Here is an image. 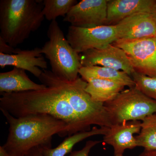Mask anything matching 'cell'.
Wrapping results in <instances>:
<instances>
[{"instance_id":"6da1fadb","label":"cell","mask_w":156,"mask_h":156,"mask_svg":"<svg viewBox=\"0 0 156 156\" xmlns=\"http://www.w3.org/2000/svg\"><path fill=\"white\" fill-rule=\"evenodd\" d=\"M38 79L46 89L1 93L0 109L16 118L37 114L50 115L66 123L68 136L90 131L92 125L101 126L105 121L104 104L92 99L86 91L87 82L82 78L68 81L51 71L43 70Z\"/></svg>"},{"instance_id":"7a4b0ae2","label":"cell","mask_w":156,"mask_h":156,"mask_svg":"<svg viewBox=\"0 0 156 156\" xmlns=\"http://www.w3.org/2000/svg\"><path fill=\"white\" fill-rule=\"evenodd\" d=\"M9 125L6 142L2 146L10 156H24L36 147L52 148V137L69 136L66 123L45 114L27 115L16 118L0 109Z\"/></svg>"},{"instance_id":"3957f363","label":"cell","mask_w":156,"mask_h":156,"mask_svg":"<svg viewBox=\"0 0 156 156\" xmlns=\"http://www.w3.org/2000/svg\"><path fill=\"white\" fill-rule=\"evenodd\" d=\"M42 0L0 1V37L13 48L22 44L44 19Z\"/></svg>"},{"instance_id":"277c9868","label":"cell","mask_w":156,"mask_h":156,"mask_svg":"<svg viewBox=\"0 0 156 156\" xmlns=\"http://www.w3.org/2000/svg\"><path fill=\"white\" fill-rule=\"evenodd\" d=\"M47 35L49 40L41 51L50 61L51 71L58 77L75 80L83 66L80 54L70 44L56 20L50 23Z\"/></svg>"},{"instance_id":"5b68a950","label":"cell","mask_w":156,"mask_h":156,"mask_svg":"<svg viewBox=\"0 0 156 156\" xmlns=\"http://www.w3.org/2000/svg\"><path fill=\"white\" fill-rule=\"evenodd\" d=\"M112 125L143 121L156 114V101L136 87L123 90L111 101L104 103Z\"/></svg>"},{"instance_id":"8992f818","label":"cell","mask_w":156,"mask_h":156,"mask_svg":"<svg viewBox=\"0 0 156 156\" xmlns=\"http://www.w3.org/2000/svg\"><path fill=\"white\" fill-rule=\"evenodd\" d=\"M113 44L126 52L135 71L156 77V37L118 40Z\"/></svg>"},{"instance_id":"52a82bcc","label":"cell","mask_w":156,"mask_h":156,"mask_svg":"<svg viewBox=\"0 0 156 156\" xmlns=\"http://www.w3.org/2000/svg\"><path fill=\"white\" fill-rule=\"evenodd\" d=\"M66 39L78 53L91 49H101L117 40L115 25H104L93 28H83L70 26Z\"/></svg>"},{"instance_id":"ba28073f","label":"cell","mask_w":156,"mask_h":156,"mask_svg":"<svg viewBox=\"0 0 156 156\" xmlns=\"http://www.w3.org/2000/svg\"><path fill=\"white\" fill-rule=\"evenodd\" d=\"M108 0H82L73 6L63 21L71 26L93 28L106 25Z\"/></svg>"},{"instance_id":"9c48e42d","label":"cell","mask_w":156,"mask_h":156,"mask_svg":"<svg viewBox=\"0 0 156 156\" xmlns=\"http://www.w3.org/2000/svg\"><path fill=\"white\" fill-rule=\"evenodd\" d=\"M80 56L83 66H100L112 68L130 76L135 71L126 52L113 44L101 49L87 50Z\"/></svg>"},{"instance_id":"30bf717a","label":"cell","mask_w":156,"mask_h":156,"mask_svg":"<svg viewBox=\"0 0 156 156\" xmlns=\"http://www.w3.org/2000/svg\"><path fill=\"white\" fill-rule=\"evenodd\" d=\"M115 26L118 40L156 37V19L151 13L143 12L133 14Z\"/></svg>"},{"instance_id":"8fae6325","label":"cell","mask_w":156,"mask_h":156,"mask_svg":"<svg viewBox=\"0 0 156 156\" xmlns=\"http://www.w3.org/2000/svg\"><path fill=\"white\" fill-rule=\"evenodd\" d=\"M140 121H131L121 124L112 125L108 128L103 141L113 148L114 156H124L127 149L137 147L135 134H139L141 129Z\"/></svg>"},{"instance_id":"7c38bea8","label":"cell","mask_w":156,"mask_h":156,"mask_svg":"<svg viewBox=\"0 0 156 156\" xmlns=\"http://www.w3.org/2000/svg\"><path fill=\"white\" fill-rule=\"evenodd\" d=\"M41 48H35L30 50L17 49L14 54H6L0 53V66L2 68L7 66L27 71L38 79L44 70L48 68V63L43 57Z\"/></svg>"},{"instance_id":"4fadbf2b","label":"cell","mask_w":156,"mask_h":156,"mask_svg":"<svg viewBox=\"0 0 156 156\" xmlns=\"http://www.w3.org/2000/svg\"><path fill=\"white\" fill-rule=\"evenodd\" d=\"M155 0H108L106 25H116L137 13H151Z\"/></svg>"},{"instance_id":"5bb4252c","label":"cell","mask_w":156,"mask_h":156,"mask_svg":"<svg viewBox=\"0 0 156 156\" xmlns=\"http://www.w3.org/2000/svg\"><path fill=\"white\" fill-rule=\"evenodd\" d=\"M44 84H37L29 78L25 70L14 67L7 72L0 73V92L17 93L31 91H39L46 89Z\"/></svg>"},{"instance_id":"9a60e30c","label":"cell","mask_w":156,"mask_h":156,"mask_svg":"<svg viewBox=\"0 0 156 156\" xmlns=\"http://www.w3.org/2000/svg\"><path fill=\"white\" fill-rule=\"evenodd\" d=\"M82 79L88 82L93 79L111 81L122 84L129 88L135 87L132 78L122 71L112 68L101 66H82L79 71Z\"/></svg>"},{"instance_id":"2e32d148","label":"cell","mask_w":156,"mask_h":156,"mask_svg":"<svg viewBox=\"0 0 156 156\" xmlns=\"http://www.w3.org/2000/svg\"><path fill=\"white\" fill-rule=\"evenodd\" d=\"M87 82V93L95 101L103 103L114 99L125 87L116 82L100 79H93Z\"/></svg>"},{"instance_id":"e0dca14e","label":"cell","mask_w":156,"mask_h":156,"mask_svg":"<svg viewBox=\"0 0 156 156\" xmlns=\"http://www.w3.org/2000/svg\"><path fill=\"white\" fill-rule=\"evenodd\" d=\"M109 128L94 127L90 131H82L73 134L65 138L57 147L54 148H43V156H65L71 152L74 146L82 140L94 135H105Z\"/></svg>"},{"instance_id":"ac0fdd59","label":"cell","mask_w":156,"mask_h":156,"mask_svg":"<svg viewBox=\"0 0 156 156\" xmlns=\"http://www.w3.org/2000/svg\"><path fill=\"white\" fill-rule=\"evenodd\" d=\"M137 147L147 151H156V114L146 117L141 122V129L135 136Z\"/></svg>"},{"instance_id":"d6986e66","label":"cell","mask_w":156,"mask_h":156,"mask_svg":"<svg viewBox=\"0 0 156 156\" xmlns=\"http://www.w3.org/2000/svg\"><path fill=\"white\" fill-rule=\"evenodd\" d=\"M77 3L76 0H44L43 14L49 21L56 20L57 17L60 16L65 17Z\"/></svg>"},{"instance_id":"ffe728a7","label":"cell","mask_w":156,"mask_h":156,"mask_svg":"<svg viewBox=\"0 0 156 156\" xmlns=\"http://www.w3.org/2000/svg\"><path fill=\"white\" fill-rule=\"evenodd\" d=\"M131 76L136 89L156 101V77L148 76L136 71Z\"/></svg>"},{"instance_id":"44dd1931","label":"cell","mask_w":156,"mask_h":156,"mask_svg":"<svg viewBox=\"0 0 156 156\" xmlns=\"http://www.w3.org/2000/svg\"><path fill=\"white\" fill-rule=\"evenodd\" d=\"M101 142V141L99 140H88L82 149L71 152L68 156H89V152L92 148Z\"/></svg>"},{"instance_id":"7402d4cb","label":"cell","mask_w":156,"mask_h":156,"mask_svg":"<svg viewBox=\"0 0 156 156\" xmlns=\"http://www.w3.org/2000/svg\"><path fill=\"white\" fill-rule=\"evenodd\" d=\"M17 49H15L13 47L8 44L3 39L0 37V53L6 54H14Z\"/></svg>"},{"instance_id":"603a6c76","label":"cell","mask_w":156,"mask_h":156,"mask_svg":"<svg viewBox=\"0 0 156 156\" xmlns=\"http://www.w3.org/2000/svg\"><path fill=\"white\" fill-rule=\"evenodd\" d=\"M43 148L37 146L31 149L24 156H44L43 154Z\"/></svg>"},{"instance_id":"cb8c5ba5","label":"cell","mask_w":156,"mask_h":156,"mask_svg":"<svg viewBox=\"0 0 156 156\" xmlns=\"http://www.w3.org/2000/svg\"><path fill=\"white\" fill-rule=\"evenodd\" d=\"M138 156H156V151H147L144 150Z\"/></svg>"},{"instance_id":"d4e9b609","label":"cell","mask_w":156,"mask_h":156,"mask_svg":"<svg viewBox=\"0 0 156 156\" xmlns=\"http://www.w3.org/2000/svg\"><path fill=\"white\" fill-rule=\"evenodd\" d=\"M0 156H10L6 152L2 146H0Z\"/></svg>"},{"instance_id":"484cf974","label":"cell","mask_w":156,"mask_h":156,"mask_svg":"<svg viewBox=\"0 0 156 156\" xmlns=\"http://www.w3.org/2000/svg\"><path fill=\"white\" fill-rule=\"evenodd\" d=\"M151 13L154 15V17L156 19V2L154 5L152 10Z\"/></svg>"}]
</instances>
